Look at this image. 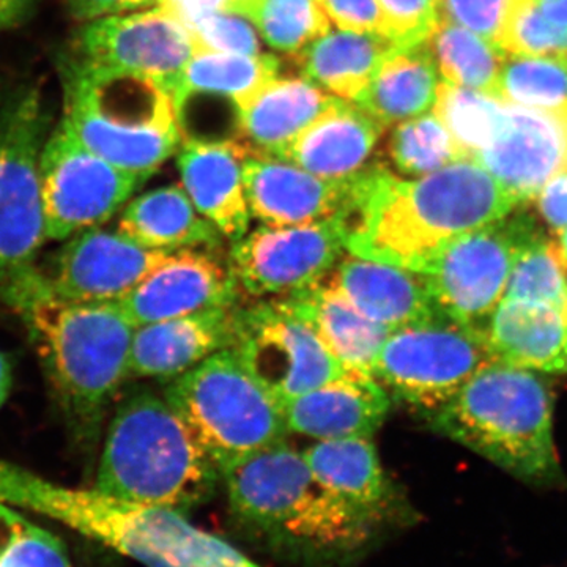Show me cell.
I'll return each instance as SVG.
<instances>
[{
	"label": "cell",
	"mask_w": 567,
	"mask_h": 567,
	"mask_svg": "<svg viewBox=\"0 0 567 567\" xmlns=\"http://www.w3.org/2000/svg\"><path fill=\"white\" fill-rule=\"evenodd\" d=\"M520 205L472 158L412 178L374 164L354 175L336 218L346 252L420 274L447 241L498 221Z\"/></svg>",
	"instance_id": "obj_1"
},
{
	"label": "cell",
	"mask_w": 567,
	"mask_h": 567,
	"mask_svg": "<svg viewBox=\"0 0 567 567\" xmlns=\"http://www.w3.org/2000/svg\"><path fill=\"white\" fill-rule=\"evenodd\" d=\"M221 480L237 524L306 567L353 565L383 529L328 492L286 440L223 466Z\"/></svg>",
	"instance_id": "obj_2"
},
{
	"label": "cell",
	"mask_w": 567,
	"mask_h": 567,
	"mask_svg": "<svg viewBox=\"0 0 567 567\" xmlns=\"http://www.w3.org/2000/svg\"><path fill=\"white\" fill-rule=\"evenodd\" d=\"M71 431L95 442L107 409L132 377L134 327L117 301L59 298L47 281L20 306Z\"/></svg>",
	"instance_id": "obj_3"
},
{
	"label": "cell",
	"mask_w": 567,
	"mask_h": 567,
	"mask_svg": "<svg viewBox=\"0 0 567 567\" xmlns=\"http://www.w3.org/2000/svg\"><path fill=\"white\" fill-rule=\"evenodd\" d=\"M427 420L432 431L528 486L566 484L554 439V399L539 372L491 361Z\"/></svg>",
	"instance_id": "obj_4"
},
{
	"label": "cell",
	"mask_w": 567,
	"mask_h": 567,
	"mask_svg": "<svg viewBox=\"0 0 567 567\" xmlns=\"http://www.w3.org/2000/svg\"><path fill=\"white\" fill-rule=\"evenodd\" d=\"M221 470L169 402L130 391L115 406L93 488L133 505L193 509L210 502Z\"/></svg>",
	"instance_id": "obj_5"
},
{
	"label": "cell",
	"mask_w": 567,
	"mask_h": 567,
	"mask_svg": "<svg viewBox=\"0 0 567 567\" xmlns=\"http://www.w3.org/2000/svg\"><path fill=\"white\" fill-rule=\"evenodd\" d=\"M62 123L114 166L148 181L182 144L173 99L158 82L82 62H61Z\"/></svg>",
	"instance_id": "obj_6"
},
{
	"label": "cell",
	"mask_w": 567,
	"mask_h": 567,
	"mask_svg": "<svg viewBox=\"0 0 567 567\" xmlns=\"http://www.w3.org/2000/svg\"><path fill=\"white\" fill-rule=\"evenodd\" d=\"M48 128L40 89L0 95V300L14 309L43 281L35 264L48 241L40 185Z\"/></svg>",
	"instance_id": "obj_7"
},
{
	"label": "cell",
	"mask_w": 567,
	"mask_h": 567,
	"mask_svg": "<svg viewBox=\"0 0 567 567\" xmlns=\"http://www.w3.org/2000/svg\"><path fill=\"white\" fill-rule=\"evenodd\" d=\"M164 399L219 470L289 435L281 402L233 349L219 350L175 377Z\"/></svg>",
	"instance_id": "obj_8"
},
{
	"label": "cell",
	"mask_w": 567,
	"mask_h": 567,
	"mask_svg": "<svg viewBox=\"0 0 567 567\" xmlns=\"http://www.w3.org/2000/svg\"><path fill=\"white\" fill-rule=\"evenodd\" d=\"M537 233L532 216L514 210L442 246L416 274L440 316L483 333L505 297L518 254Z\"/></svg>",
	"instance_id": "obj_9"
},
{
	"label": "cell",
	"mask_w": 567,
	"mask_h": 567,
	"mask_svg": "<svg viewBox=\"0 0 567 567\" xmlns=\"http://www.w3.org/2000/svg\"><path fill=\"white\" fill-rule=\"evenodd\" d=\"M494 360L483 333L436 317L391 331L377 357L374 379L427 416Z\"/></svg>",
	"instance_id": "obj_10"
},
{
	"label": "cell",
	"mask_w": 567,
	"mask_h": 567,
	"mask_svg": "<svg viewBox=\"0 0 567 567\" xmlns=\"http://www.w3.org/2000/svg\"><path fill=\"white\" fill-rule=\"evenodd\" d=\"M145 182L96 155L59 123L40 156L48 240H69L110 223Z\"/></svg>",
	"instance_id": "obj_11"
},
{
	"label": "cell",
	"mask_w": 567,
	"mask_h": 567,
	"mask_svg": "<svg viewBox=\"0 0 567 567\" xmlns=\"http://www.w3.org/2000/svg\"><path fill=\"white\" fill-rule=\"evenodd\" d=\"M230 349L281 404L346 374L315 328L281 298L235 308Z\"/></svg>",
	"instance_id": "obj_12"
},
{
	"label": "cell",
	"mask_w": 567,
	"mask_h": 567,
	"mask_svg": "<svg viewBox=\"0 0 567 567\" xmlns=\"http://www.w3.org/2000/svg\"><path fill=\"white\" fill-rule=\"evenodd\" d=\"M341 227L333 216L300 226H260L234 241L230 270L254 298L300 292L330 274L344 256Z\"/></svg>",
	"instance_id": "obj_13"
},
{
	"label": "cell",
	"mask_w": 567,
	"mask_h": 567,
	"mask_svg": "<svg viewBox=\"0 0 567 567\" xmlns=\"http://www.w3.org/2000/svg\"><path fill=\"white\" fill-rule=\"evenodd\" d=\"M194 52L186 25L156 6L82 22L71 55L92 65L151 78L171 95Z\"/></svg>",
	"instance_id": "obj_14"
},
{
	"label": "cell",
	"mask_w": 567,
	"mask_h": 567,
	"mask_svg": "<svg viewBox=\"0 0 567 567\" xmlns=\"http://www.w3.org/2000/svg\"><path fill=\"white\" fill-rule=\"evenodd\" d=\"M169 256L134 244L102 227L82 230L66 240L43 274L52 293L81 303L122 300Z\"/></svg>",
	"instance_id": "obj_15"
},
{
	"label": "cell",
	"mask_w": 567,
	"mask_h": 567,
	"mask_svg": "<svg viewBox=\"0 0 567 567\" xmlns=\"http://www.w3.org/2000/svg\"><path fill=\"white\" fill-rule=\"evenodd\" d=\"M237 279L215 249H181L134 287L117 303L134 328L210 311L233 308L238 298Z\"/></svg>",
	"instance_id": "obj_16"
},
{
	"label": "cell",
	"mask_w": 567,
	"mask_h": 567,
	"mask_svg": "<svg viewBox=\"0 0 567 567\" xmlns=\"http://www.w3.org/2000/svg\"><path fill=\"white\" fill-rule=\"evenodd\" d=\"M472 159L522 204L567 167V110L543 111L507 103L505 128Z\"/></svg>",
	"instance_id": "obj_17"
},
{
	"label": "cell",
	"mask_w": 567,
	"mask_h": 567,
	"mask_svg": "<svg viewBox=\"0 0 567 567\" xmlns=\"http://www.w3.org/2000/svg\"><path fill=\"white\" fill-rule=\"evenodd\" d=\"M244 185L251 218L264 226H300L333 218L344 208L353 177L328 181L297 164L248 155Z\"/></svg>",
	"instance_id": "obj_18"
},
{
	"label": "cell",
	"mask_w": 567,
	"mask_h": 567,
	"mask_svg": "<svg viewBox=\"0 0 567 567\" xmlns=\"http://www.w3.org/2000/svg\"><path fill=\"white\" fill-rule=\"evenodd\" d=\"M312 475L328 492L372 518L380 527L413 520L386 476L377 447L368 436L317 440L301 451Z\"/></svg>",
	"instance_id": "obj_19"
},
{
	"label": "cell",
	"mask_w": 567,
	"mask_h": 567,
	"mask_svg": "<svg viewBox=\"0 0 567 567\" xmlns=\"http://www.w3.org/2000/svg\"><path fill=\"white\" fill-rule=\"evenodd\" d=\"M248 155L235 140H185L177 153L183 189L197 212L233 244L249 233L251 224L244 185Z\"/></svg>",
	"instance_id": "obj_20"
},
{
	"label": "cell",
	"mask_w": 567,
	"mask_h": 567,
	"mask_svg": "<svg viewBox=\"0 0 567 567\" xmlns=\"http://www.w3.org/2000/svg\"><path fill=\"white\" fill-rule=\"evenodd\" d=\"M390 409L391 395L374 377L352 372L282 404L289 432L315 440L372 439Z\"/></svg>",
	"instance_id": "obj_21"
},
{
	"label": "cell",
	"mask_w": 567,
	"mask_h": 567,
	"mask_svg": "<svg viewBox=\"0 0 567 567\" xmlns=\"http://www.w3.org/2000/svg\"><path fill=\"white\" fill-rule=\"evenodd\" d=\"M385 130L357 103L336 99L290 142L281 159L328 181H347L368 167Z\"/></svg>",
	"instance_id": "obj_22"
},
{
	"label": "cell",
	"mask_w": 567,
	"mask_h": 567,
	"mask_svg": "<svg viewBox=\"0 0 567 567\" xmlns=\"http://www.w3.org/2000/svg\"><path fill=\"white\" fill-rule=\"evenodd\" d=\"M234 316L235 306L134 328L132 377L173 380L230 349Z\"/></svg>",
	"instance_id": "obj_23"
},
{
	"label": "cell",
	"mask_w": 567,
	"mask_h": 567,
	"mask_svg": "<svg viewBox=\"0 0 567 567\" xmlns=\"http://www.w3.org/2000/svg\"><path fill=\"white\" fill-rule=\"evenodd\" d=\"M327 278L358 311L386 330L443 317L420 275L398 265L344 252Z\"/></svg>",
	"instance_id": "obj_24"
},
{
	"label": "cell",
	"mask_w": 567,
	"mask_h": 567,
	"mask_svg": "<svg viewBox=\"0 0 567 567\" xmlns=\"http://www.w3.org/2000/svg\"><path fill=\"white\" fill-rule=\"evenodd\" d=\"M488 352L539 374H567V309L503 298L483 330Z\"/></svg>",
	"instance_id": "obj_25"
},
{
	"label": "cell",
	"mask_w": 567,
	"mask_h": 567,
	"mask_svg": "<svg viewBox=\"0 0 567 567\" xmlns=\"http://www.w3.org/2000/svg\"><path fill=\"white\" fill-rule=\"evenodd\" d=\"M338 96L305 78H274L238 110L237 141L249 155L281 159L290 142Z\"/></svg>",
	"instance_id": "obj_26"
},
{
	"label": "cell",
	"mask_w": 567,
	"mask_h": 567,
	"mask_svg": "<svg viewBox=\"0 0 567 567\" xmlns=\"http://www.w3.org/2000/svg\"><path fill=\"white\" fill-rule=\"evenodd\" d=\"M281 300L315 328L346 372L374 377L377 357L391 331L358 311L327 276Z\"/></svg>",
	"instance_id": "obj_27"
},
{
	"label": "cell",
	"mask_w": 567,
	"mask_h": 567,
	"mask_svg": "<svg viewBox=\"0 0 567 567\" xmlns=\"http://www.w3.org/2000/svg\"><path fill=\"white\" fill-rule=\"evenodd\" d=\"M117 230L134 244L156 251L218 249L224 240L177 185L162 186L133 199L123 207Z\"/></svg>",
	"instance_id": "obj_28"
},
{
	"label": "cell",
	"mask_w": 567,
	"mask_h": 567,
	"mask_svg": "<svg viewBox=\"0 0 567 567\" xmlns=\"http://www.w3.org/2000/svg\"><path fill=\"white\" fill-rule=\"evenodd\" d=\"M398 44L375 33L330 31L292 55L305 80L324 92L357 102Z\"/></svg>",
	"instance_id": "obj_29"
},
{
	"label": "cell",
	"mask_w": 567,
	"mask_h": 567,
	"mask_svg": "<svg viewBox=\"0 0 567 567\" xmlns=\"http://www.w3.org/2000/svg\"><path fill=\"white\" fill-rule=\"evenodd\" d=\"M425 43L398 47L377 70L357 100L358 106L385 126L423 115L434 107L440 78Z\"/></svg>",
	"instance_id": "obj_30"
},
{
	"label": "cell",
	"mask_w": 567,
	"mask_h": 567,
	"mask_svg": "<svg viewBox=\"0 0 567 567\" xmlns=\"http://www.w3.org/2000/svg\"><path fill=\"white\" fill-rule=\"evenodd\" d=\"M279 69L281 62L270 54L196 51L171 99L174 104L188 95L218 96L230 100L240 110L265 82L278 76Z\"/></svg>",
	"instance_id": "obj_31"
},
{
	"label": "cell",
	"mask_w": 567,
	"mask_h": 567,
	"mask_svg": "<svg viewBox=\"0 0 567 567\" xmlns=\"http://www.w3.org/2000/svg\"><path fill=\"white\" fill-rule=\"evenodd\" d=\"M427 47L443 81L495 95L505 59L495 43L442 18Z\"/></svg>",
	"instance_id": "obj_32"
},
{
	"label": "cell",
	"mask_w": 567,
	"mask_h": 567,
	"mask_svg": "<svg viewBox=\"0 0 567 567\" xmlns=\"http://www.w3.org/2000/svg\"><path fill=\"white\" fill-rule=\"evenodd\" d=\"M432 110L468 158L499 136L507 117V103L494 93L458 87L446 81L440 82Z\"/></svg>",
	"instance_id": "obj_33"
},
{
	"label": "cell",
	"mask_w": 567,
	"mask_h": 567,
	"mask_svg": "<svg viewBox=\"0 0 567 567\" xmlns=\"http://www.w3.org/2000/svg\"><path fill=\"white\" fill-rule=\"evenodd\" d=\"M235 13L252 22L268 47L293 55L331 31L319 0H245Z\"/></svg>",
	"instance_id": "obj_34"
},
{
	"label": "cell",
	"mask_w": 567,
	"mask_h": 567,
	"mask_svg": "<svg viewBox=\"0 0 567 567\" xmlns=\"http://www.w3.org/2000/svg\"><path fill=\"white\" fill-rule=\"evenodd\" d=\"M495 95L514 106L567 110V59L505 54Z\"/></svg>",
	"instance_id": "obj_35"
},
{
	"label": "cell",
	"mask_w": 567,
	"mask_h": 567,
	"mask_svg": "<svg viewBox=\"0 0 567 567\" xmlns=\"http://www.w3.org/2000/svg\"><path fill=\"white\" fill-rule=\"evenodd\" d=\"M386 155L405 177H421L468 158L434 112L395 123L386 141Z\"/></svg>",
	"instance_id": "obj_36"
},
{
	"label": "cell",
	"mask_w": 567,
	"mask_h": 567,
	"mask_svg": "<svg viewBox=\"0 0 567 567\" xmlns=\"http://www.w3.org/2000/svg\"><path fill=\"white\" fill-rule=\"evenodd\" d=\"M567 309V267L557 245L537 233L518 254L505 297Z\"/></svg>",
	"instance_id": "obj_37"
},
{
	"label": "cell",
	"mask_w": 567,
	"mask_h": 567,
	"mask_svg": "<svg viewBox=\"0 0 567 567\" xmlns=\"http://www.w3.org/2000/svg\"><path fill=\"white\" fill-rule=\"evenodd\" d=\"M0 567H71L58 536L0 502Z\"/></svg>",
	"instance_id": "obj_38"
},
{
	"label": "cell",
	"mask_w": 567,
	"mask_h": 567,
	"mask_svg": "<svg viewBox=\"0 0 567 567\" xmlns=\"http://www.w3.org/2000/svg\"><path fill=\"white\" fill-rule=\"evenodd\" d=\"M496 47L503 54L567 59V28L548 20L537 0H513Z\"/></svg>",
	"instance_id": "obj_39"
},
{
	"label": "cell",
	"mask_w": 567,
	"mask_h": 567,
	"mask_svg": "<svg viewBox=\"0 0 567 567\" xmlns=\"http://www.w3.org/2000/svg\"><path fill=\"white\" fill-rule=\"evenodd\" d=\"M196 51L260 54L259 33L246 18L233 11H207L183 22Z\"/></svg>",
	"instance_id": "obj_40"
},
{
	"label": "cell",
	"mask_w": 567,
	"mask_h": 567,
	"mask_svg": "<svg viewBox=\"0 0 567 567\" xmlns=\"http://www.w3.org/2000/svg\"><path fill=\"white\" fill-rule=\"evenodd\" d=\"M388 39L398 47L425 43L442 20L440 0H379Z\"/></svg>",
	"instance_id": "obj_41"
},
{
	"label": "cell",
	"mask_w": 567,
	"mask_h": 567,
	"mask_svg": "<svg viewBox=\"0 0 567 567\" xmlns=\"http://www.w3.org/2000/svg\"><path fill=\"white\" fill-rule=\"evenodd\" d=\"M513 0H440L442 18L496 44Z\"/></svg>",
	"instance_id": "obj_42"
},
{
	"label": "cell",
	"mask_w": 567,
	"mask_h": 567,
	"mask_svg": "<svg viewBox=\"0 0 567 567\" xmlns=\"http://www.w3.org/2000/svg\"><path fill=\"white\" fill-rule=\"evenodd\" d=\"M331 24L339 31L386 37V22L379 0H319Z\"/></svg>",
	"instance_id": "obj_43"
},
{
	"label": "cell",
	"mask_w": 567,
	"mask_h": 567,
	"mask_svg": "<svg viewBox=\"0 0 567 567\" xmlns=\"http://www.w3.org/2000/svg\"><path fill=\"white\" fill-rule=\"evenodd\" d=\"M533 200L547 227L561 234L567 227V167L548 178Z\"/></svg>",
	"instance_id": "obj_44"
},
{
	"label": "cell",
	"mask_w": 567,
	"mask_h": 567,
	"mask_svg": "<svg viewBox=\"0 0 567 567\" xmlns=\"http://www.w3.org/2000/svg\"><path fill=\"white\" fill-rule=\"evenodd\" d=\"M71 17L80 22L112 14L132 13L158 6V0H65Z\"/></svg>",
	"instance_id": "obj_45"
},
{
	"label": "cell",
	"mask_w": 567,
	"mask_h": 567,
	"mask_svg": "<svg viewBox=\"0 0 567 567\" xmlns=\"http://www.w3.org/2000/svg\"><path fill=\"white\" fill-rule=\"evenodd\" d=\"M233 0H158V6L175 14L182 22L207 11H230Z\"/></svg>",
	"instance_id": "obj_46"
},
{
	"label": "cell",
	"mask_w": 567,
	"mask_h": 567,
	"mask_svg": "<svg viewBox=\"0 0 567 567\" xmlns=\"http://www.w3.org/2000/svg\"><path fill=\"white\" fill-rule=\"evenodd\" d=\"M39 0H0V29L20 24L35 9Z\"/></svg>",
	"instance_id": "obj_47"
},
{
	"label": "cell",
	"mask_w": 567,
	"mask_h": 567,
	"mask_svg": "<svg viewBox=\"0 0 567 567\" xmlns=\"http://www.w3.org/2000/svg\"><path fill=\"white\" fill-rule=\"evenodd\" d=\"M537 6L548 20L567 28V0H537Z\"/></svg>",
	"instance_id": "obj_48"
},
{
	"label": "cell",
	"mask_w": 567,
	"mask_h": 567,
	"mask_svg": "<svg viewBox=\"0 0 567 567\" xmlns=\"http://www.w3.org/2000/svg\"><path fill=\"white\" fill-rule=\"evenodd\" d=\"M13 386V364L6 353L0 352V409L6 405Z\"/></svg>",
	"instance_id": "obj_49"
},
{
	"label": "cell",
	"mask_w": 567,
	"mask_h": 567,
	"mask_svg": "<svg viewBox=\"0 0 567 567\" xmlns=\"http://www.w3.org/2000/svg\"><path fill=\"white\" fill-rule=\"evenodd\" d=\"M558 252L561 256L563 262H565L567 267V227L563 230L561 234H558Z\"/></svg>",
	"instance_id": "obj_50"
},
{
	"label": "cell",
	"mask_w": 567,
	"mask_h": 567,
	"mask_svg": "<svg viewBox=\"0 0 567 567\" xmlns=\"http://www.w3.org/2000/svg\"><path fill=\"white\" fill-rule=\"evenodd\" d=\"M245 0H233V3H230V11H233V13H235V11H237L238 7L241 6V3H244Z\"/></svg>",
	"instance_id": "obj_51"
}]
</instances>
